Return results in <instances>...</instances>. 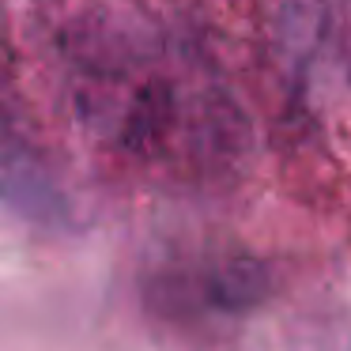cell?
Returning a JSON list of instances; mask_svg holds the SVG:
<instances>
[{"mask_svg": "<svg viewBox=\"0 0 351 351\" xmlns=\"http://www.w3.org/2000/svg\"><path fill=\"white\" fill-rule=\"evenodd\" d=\"M185 291H197V306L223 317H242L272 295V272L257 257H227L200 272Z\"/></svg>", "mask_w": 351, "mask_h": 351, "instance_id": "obj_1", "label": "cell"}, {"mask_svg": "<svg viewBox=\"0 0 351 351\" xmlns=\"http://www.w3.org/2000/svg\"><path fill=\"white\" fill-rule=\"evenodd\" d=\"M174 114H178V99H174V84L170 80L140 84L129 102L125 125H121V147L129 155H152L167 140Z\"/></svg>", "mask_w": 351, "mask_h": 351, "instance_id": "obj_2", "label": "cell"}, {"mask_svg": "<svg viewBox=\"0 0 351 351\" xmlns=\"http://www.w3.org/2000/svg\"><path fill=\"white\" fill-rule=\"evenodd\" d=\"M0 197L8 200L16 212H23L27 219H38V223L64 215V200L46 182V174L31 159H19L16 152L0 155Z\"/></svg>", "mask_w": 351, "mask_h": 351, "instance_id": "obj_3", "label": "cell"}]
</instances>
